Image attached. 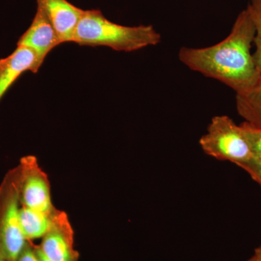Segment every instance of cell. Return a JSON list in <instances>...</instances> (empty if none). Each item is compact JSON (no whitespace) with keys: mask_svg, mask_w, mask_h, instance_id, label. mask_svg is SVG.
Listing matches in <instances>:
<instances>
[{"mask_svg":"<svg viewBox=\"0 0 261 261\" xmlns=\"http://www.w3.org/2000/svg\"><path fill=\"white\" fill-rule=\"evenodd\" d=\"M255 36V24L246 8L224 40L210 47H181L178 59L194 71L222 82L236 94H244L261 80L251 54Z\"/></svg>","mask_w":261,"mask_h":261,"instance_id":"obj_1","label":"cell"},{"mask_svg":"<svg viewBox=\"0 0 261 261\" xmlns=\"http://www.w3.org/2000/svg\"><path fill=\"white\" fill-rule=\"evenodd\" d=\"M161 42V34L152 25H120L108 20L99 10H84L73 38V42L81 46L107 47L128 53Z\"/></svg>","mask_w":261,"mask_h":261,"instance_id":"obj_2","label":"cell"},{"mask_svg":"<svg viewBox=\"0 0 261 261\" xmlns=\"http://www.w3.org/2000/svg\"><path fill=\"white\" fill-rule=\"evenodd\" d=\"M20 166L10 169L0 185V258L14 261L27 240L20 224Z\"/></svg>","mask_w":261,"mask_h":261,"instance_id":"obj_3","label":"cell"},{"mask_svg":"<svg viewBox=\"0 0 261 261\" xmlns=\"http://www.w3.org/2000/svg\"><path fill=\"white\" fill-rule=\"evenodd\" d=\"M199 143L205 154L219 161L238 166L252 159L243 128L227 116H214Z\"/></svg>","mask_w":261,"mask_h":261,"instance_id":"obj_4","label":"cell"},{"mask_svg":"<svg viewBox=\"0 0 261 261\" xmlns=\"http://www.w3.org/2000/svg\"><path fill=\"white\" fill-rule=\"evenodd\" d=\"M19 166L21 171L20 204L33 210L51 212L53 204L51 185L47 173L39 166L35 156H24Z\"/></svg>","mask_w":261,"mask_h":261,"instance_id":"obj_5","label":"cell"},{"mask_svg":"<svg viewBox=\"0 0 261 261\" xmlns=\"http://www.w3.org/2000/svg\"><path fill=\"white\" fill-rule=\"evenodd\" d=\"M42 239L39 249L49 260L79 261L80 254L74 248V231L65 211L56 209L50 226Z\"/></svg>","mask_w":261,"mask_h":261,"instance_id":"obj_6","label":"cell"},{"mask_svg":"<svg viewBox=\"0 0 261 261\" xmlns=\"http://www.w3.org/2000/svg\"><path fill=\"white\" fill-rule=\"evenodd\" d=\"M62 43L47 15L37 6L32 24L18 39L17 46L30 48L37 56L39 68L48 54Z\"/></svg>","mask_w":261,"mask_h":261,"instance_id":"obj_7","label":"cell"},{"mask_svg":"<svg viewBox=\"0 0 261 261\" xmlns=\"http://www.w3.org/2000/svg\"><path fill=\"white\" fill-rule=\"evenodd\" d=\"M54 27L62 44L73 42V35L84 10L68 0H37Z\"/></svg>","mask_w":261,"mask_h":261,"instance_id":"obj_8","label":"cell"},{"mask_svg":"<svg viewBox=\"0 0 261 261\" xmlns=\"http://www.w3.org/2000/svg\"><path fill=\"white\" fill-rule=\"evenodd\" d=\"M39 69L34 51L23 46H17L11 55L0 59V102L23 73H37Z\"/></svg>","mask_w":261,"mask_h":261,"instance_id":"obj_9","label":"cell"},{"mask_svg":"<svg viewBox=\"0 0 261 261\" xmlns=\"http://www.w3.org/2000/svg\"><path fill=\"white\" fill-rule=\"evenodd\" d=\"M54 209L51 212H42L20 206V224L24 238L29 241L42 238L49 226Z\"/></svg>","mask_w":261,"mask_h":261,"instance_id":"obj_10","label":"cell"},{"mask_svg":"<svg viewBox=\"0 0 261 261\" xmlns=\"http://www.w3.org/2000/svg\"><path fill=\"white\" fill-rule=\"evenodd\" d=\"M237 110L245 122L261 128V80L250 92L236 94Z\"/></svg>","mask_w":261,"mask_h":261,"instance_id":"obj_11","label":"cell"},{"mask_svg":"<svg viewBox=\"0 0 261 261\" xmlns=\"http://www.w3.org/2000/svg\"><path fill=\"white\" fill-rule=\"evenodd\" d=\"M255 27V36L254 44L255 53L252 54L255 66L261 75V0H251L247 6Z\"/></svg>","mask_w":261,"mask_h":261,"instance_id":"obj_12","label":"cell"},{"mask_svg":"<svg viewBox=\"0 0 261 261\" xmlns=\"http://www.w3.org/2000/svg\"><path fill=\"white\" fill-rule=\"evenodd\" d=\"M240 126L248 141L252 159L261 162V128L252 126L245 121Z\"/></svg>","mask_w":261,"mask_h":261,"instance_id":"obj_13","label":"cell"},{"mask_svg":"<svg viewBox=\"0 0 261 261\" xmlns=\"http://www.w3.org/2000/svg\"><path fill=\"white\" fill-rule=\"evenodd\" d=\"M238 166L248 173L252 179L256 181L261 187V162L260 161L252 159L247 162L238 165Z\"/></svg>","mask_w":261,"mask_h":261,"instance_id":"obj_14","label":"cell"},{"mask_svg":"<svg viewBox=\"0 0 261 261\" xmlns=\"http://www.w3.org/2000/svg\"><path fill=\"white\" fill-rule=\"evenodd\" d=\"M14 261H39L34 244L32 241L27 240L23 250Z\"/></svg>","mask_w":261,"mask_h":261,"instance_id":"obj_15","label":"cell"},{"mask_svg":"<svg viewBox=\"0 0 261 261\" xmlns=\"http://www.w3.org/2000/svg\"><path fill=\"white\" fill-rule=\"evenodd\" d=\"M34 247H35L36 252H37V255L38 259H39V261H53L49 260V258H47V257L42 253V252L41 251L40 249H39V245H34Z\"/></svg>","mask_w":261,"mask_h":261,"instance_id":"obj_16","label":"cell"},{"mask_svg":"<svg viewBox=\"0 0 261 261\" xmlns=\"http://www.w3.org/2000/svg\"><path fill=\"white\" fill-rule=\"evenodd\" d=\"M248 261H261V245L255 250V253Z\"/></svg>","mask_w":261,"mask_h":261,"instance_id":"obj_17","label":"cell"},{"mask_svg":"<svg viewBox=\"0 0 261 261\" xmlns=\"http://www.w3.org/2000/svg\"><path fill=\"white\" fill-rule=\"evenodd\" d=\"M0 261H7V260H4V259H3V258H0Z\"/></svg>","mask_w":261,"mask_h":261,"instance_id":"obj_18","label":"cell"}]
</instances>
